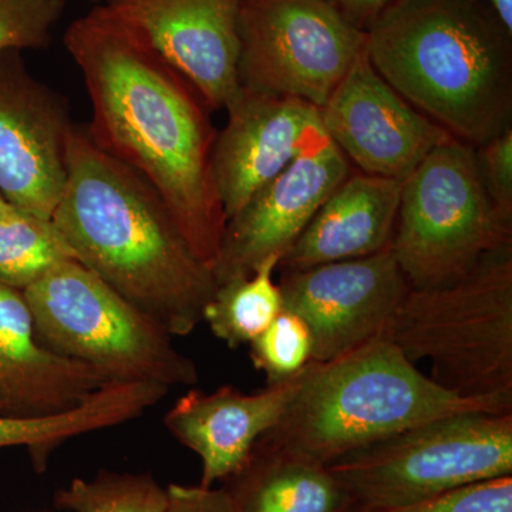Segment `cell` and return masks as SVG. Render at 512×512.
<instances>
[{
	"instance_id": "1",
	"label": "cell",
	"mask_w": 512,
	"mask_h": 512,
	"mask_svg": "<svg viewBox=\"0 0 512 512\" xmlns=\"http://www.w3.org/2000/svg\"><path fill=\"white\" fill-rule=\"evenodd\" d=\"M64 46L89 93L86 128L94 144L157 192L194 254L212 269L227 218L212 178L211 110L104 6L74 20Z\"/></svg>"
},
{
	"instance_id": "2",
	"label": "cell",
	"mask_w": 512,
	"mask_h": 512,
	"mask_svg": "<svg viewBox=\"0 0 512 512\" xmlns=\"http://www.w3.org/2000/svg\"><path fill=\"white\" fill-rule=\"evenodd\" d=\"M74 258L171 336L202 322L218 284L164 202L74 124L67 178L52 217Z\"/></svg>"
},
{
	"instance_id": "3",
	"label": "cell",
	"mask_w": 512,
	"mask_h": 512,
	"mask_svg": "<svg viewBox=\"0 0 512 512\" xmlns=\"http://www.w3.org/2000/svg\"><path fill=\"white\" fill-rule=\"evenodd\" d=\"M376 72L451 137L512 127V36L473 0H399L366 32Z\"/></svg>"
},
{
	"instance_id": "4",
	"label": "cell",
	"mask_w": 512,
	"mask_h": 512,
	"mask_svg": "<svg viewBox=\"0 0 512 512\" xmlns=\"http://www.w3.org/2000/svg\"><path fill=\"white\" fill-rule=\"evenodd\" d=\"M477 412L512 413V406L448 392L380 336L329 362L309 363L295 399L256 446L328 466L410 427Z\"/></svg>"
},
{
	"instance_id": "5",
	"label": "cell",
	"mask_w": 512,
	"mask_h": 512,
	"mask_svg": "<svg viewBox=\"0 0 512 512\" xmlns=\"http://www.w3.org/2000/svg\"><path fill=\"white\" fill-rule=\"evenodd\" d=\"M382 338L413 365L429 360L448 392L512 406V244L456 284L410 288Z\"/></svg>"
},
{
	"instance_id": "6",
	"label": "cell",
	"mask_w": 512,
	"mask_h": 512,
	"mask_svg": "<svg viewBox=\"0 0 512 512\" xmlns=\"http://www.w3.org/2000/svg\"><path fill=\"white\" fill-rule=\"evenodd\" d=\"M23 296L43 345L93 367L107 382L168 390L198 382L197 366L175 348L174 336L74 259Z\"/></svg>"
},
{
	"instance_id": "7",
	"label": "cell",
	"mask_w": 512,
	"mask_h": 512,
	"mask_svg": "<svg viewBox=\"0 0 512 512\" xmlns=\"http://www.w3.org/2000/svg\"><path fill=\"white\" fill-rule=\"evenodd\" d=\"M512 244V222L485 191L476 147L450 138L402 181L390 249L412 289L443 288Z\"/></svg>"
},
{
	"instance_id": "8",
	"label": "cell",
	"mask_w": 512,
	"mask_h": 512,
	"mask_svg": "<svg viewBox=\"0 0 512 512\" xmlns=\"http://www.w3.org/2000/svg\"><path fill=\"white\" fill-rule=\"evenodd\" d=\"M328 468L355 510L399 507L512 476V413L440 417L352 451Z\"/></svg>"
},
{
	"instance_id": "9",
	"label": "cell",
	"mask_w": 512,
	"mask_h": 512,
	"mask_svg": "<svg viewBox=\"0 0 512 512\" xmlns=\"http://www.w3.org/2000/svg\"><path fill=\"white\" fill-rule=\"evenodd\" d=\"M238 79L320 109L366 46L329 0H242Z\"/></svg>"
},
{
	"instance_id": "10",
	"label": "cell",
	"mask_w": 512,
	"mask_h": 512,
	"mask_svg": "<svg viewBox=\"0 0 512 512\" xmlns=\"http://www.w3.org/2000/svg\"><path fill=\"white\" fill-rule=\"evenodd\" d=\"M279 288L285 311L312 335V362H329L380 338L410 286L392 249L284 272Z\"/></svg>"
},
{
	"instance_id": "11",
	"label": "cell",
	"mask_w": 512,
	"mask_h": 512,
	"mask_svg": "<svg viewBox=\"0 0 512 512\" xmlns=\"http://www.w3.org/2000/svg\"><path fill=\"white\" fill-rule=\"evenodd\" d=\"M73 127L62 97L37 82L20 52L0 53V195L10 205L52 220Z\"/></svg>"
},
{
	"instance_id": "12",
	"label": "cell",
	"mask_w": 512,
	"mask_h": 512,
	"mask_svg": "<svg viewBox=\"0 0 512 512\" xmlns=\"http://www.w3.org/2000/svg\"><path fill=\"white\" fill-rule=\"evenodd\" d=\"M329 140L360 173L403 181L450 134L376 72L366 46L319 109Z\"/></svg>"
},
{
	"instance_id": "13",
	"label": "cell",
	"mask_w": 512,
	"mask_h": 512,
	"mask_svg": "<svg viewBox=\"0 0 512 512\" xmlns=\"http://www.w3.org/2000/svg\"><path fill=\"white\" fill-rule=\"evenodd\" d=\"M349 174L348 158L320 134L229 218L212 266L217 284L251 275L269 256L281 261Z\"/></svg>"
},
{
	"instance_id": "14",
	"label": "cell",
	"mask_w": 512,
	"mask_h": 512,
	"mask_svg": "<svg viewBox=\"0 0 512 512\" xmlns=\"http://www.w3.org/2000/svg\"><path fill=\"white\" fill-rule=\"evenodd\" d=\"M104 2V8L143 37L197 90L208 109H225L237 96L242 0Z\"/></svg>"
},
{
	"instance_id": "15",
	"label": "cell",
	"mask_w": 512,
	"mask_h": 512,
	"mask_svg": "<svg viewBox=\"0 0 512 512\" xmlns=\"http://www.w3.org/2000/svg\"><path fill=\"white\" fill-rule=\"evenodd\" d=\"M225 110L228 120L215 138L211 168L228 221L325 131L312 104L247 87Z\"/></svg>"
},
{
	"instance_id": "16",
	"label": "cell",
	"mask_w": 512,
	"mask_h": 512,
	"mask_svg": "<svg viewBox=\"0 0 512 512\" xmlns=\"http://www.w3.org/2000/svg\"><path fill=\"white\" fill-rule=\"evenodd\" d=\"M308 367L262 392L247 394L232 386L212 393L191 390L171 407L165 427L201 458V487L228 480L245 466L256 441L274 429L295 399Z\"/></svg>"
},
{
	"instance_id": "17",
	"label": "cell",
	"mask_w": 512,
	"mask_h": 512,
	"mask_svg": "<svg viewBox=\"0 0 512 512\" xmlns=\"http://www.w3.org/2000/svg\"><path fill=\"white\" fill-rule=\"evenodd\" d=\"M106 383L93 367L46 348L23 292L0 284V413L43 417L69 412Z\"/></svg>"
},
{
	"instance_id": "18",
	"label": "cell",
	"mask_w": 512,
	"mask_h": 512,
	"mask_svg": "<svg viewBox=\"0 0 512 512\" xmlns=\"http://www.w3.org/2000/svg\"><path fill=\"white\" fill-rule=\"evenodd\" d=\"M402 181L350 173L303 229L279 266L302 271L332 262L365 258L390 247Z\"/></svg>"
},
{
	"instance_id": "19",
	"label": "cell",
	"mask_w": 512,
	"mask_h": 512,
	"mask_svg": "<svg viewBox=\"0 0 512 512\" xmlns=\"http://www.w3.org/2000/svg\"><path fill=\"white\" fill-rule=\"evenodd\" d=\"M225 488L232 512H353L348 491L328 466L254 447Z\"/></svg>"
},
{
	"instance_id": "20",
	"label": "cell",
	"mask_w": 512,
	"mask_h": 512,
	"mask_svg": "<svg viewBox=\"0 0 512 512\" xmlns=\"http://www.w3.org/2000/svg\"><path fill=\"white\" fill-rule=\"evenodd\" d=\"M167 393L160 384L110 382L69 412L43 417L0 413V448L28 447L36 461L46 460L64 441L137 419Z\"/></svg>"
},
{
	"instance_id": "21",
	"label": "cell",
	"mask_w": 512,
	"mask_h": 512,
	"mask_svg": "<svg viewBox=\"0 0 512 512\" xmlns=\"http://www.w3.org/2000/svg\"><path fill=\"white\" fill-rule=\"evenodd\" d=\"M278 256H269L251 275L218 285L202 320L228 348L251 345L284 309L279 284L274 281Z\"/></svg>"
},
{
	"instance_id": "22",
	"label": "cell",
	"mask_w": 512,
	"mask_h": 512,
	"mask_svg": "<svg viewBox=\"0 0 512 512\" xmlns=\"http://www.w3.org/2000/svg\"><path fill=\"white\" fill-rule=\"evenodd\" d=\"M72 259L73 249L53 220L16 207L0 220V284L25 292Z\"/></svg>"
},
{
	"instance_id": "23",
	"label": "cell",
	"mask_w": 512,
	"mask_h": 512,
	"mask_svg": "<svg viewBox=\"0 0 512 512\" xmlns=\"http://www.w3.org/2000/svg\"><path fill=\"white\" fill-rule=\"evenodd\" d=\"M55 503L73 512H163L168 491L150 476L106 473L73 480L57 493Z\"/></svg>"
},
{
	"instance_id": "24",
	"label": "cell",
	"mask_w": 512,
	"mask_h": 512,
	"mask_svg": "<svg viewBox=\"0 0 512 512\" xmlns=\"http://www.w3.org/2000/svg\"><path fill=\"white\" fill-rule=\"evenodd\" d=\"M312 353L308 325L285 309L251 343L252 363L265 373L268 384L281 383L301 373L312 362Z\"/></svg>"
},
{
	"instance_id": "25",
	"label": "cell",
	"mask_w": 512,
	"mask_h": 512,
	"mask_svg": "<svg viewBox=\"0 0 512 512\" xmlns=\"http://www.w3.org/2000/svg\"><path fill=\"white\" fill-rule=\"evenodd\" d=\"M63 12L64 0H0V53L46 47Z\"/></svg>"
},
{
	"instance_id": "26",
	"label": "cell",
	"mask_w": 512,
	"mask_h": 512,
	"mask_svg": "<svg viewBox=\"0 0 512 512\" xmlns=\"http://www.w3.org/2000/svg\"><path fill=\"white\" fill-rule=\"evenodd\" d=\"M353 512H512V476L478 481L399 507Z\"/></svg>"
},
{
	"instance_id": "27",
	"label": "cell",
	"mask_w": 512,
	"mask_h": 512,
	"mask_svg": "<svg viewBox=\"0 0 512 512\" xmlns=\"http://www.w3.org/2000/svg\"><path fill=\"white\" fill-rule=\"evenodd\" d=\"M476 160L495 210L512 222V127L477 146Z\"/></svg>"
},
{
	"instance_id": "28",
	"label": "cell",
	"mask_w": 512,
	"mask_h": 512,
	"mask_svg": "<svg viewBox=\"0 0 512 512\" xmlns=\"http://www.w3.org/2000/svg\"><path fill=\"white\" fill-rule=\"evenodd\" d=\"M168 504L163 512H232L225 488L187 487L171 484L167 488Z\"/></svg>"
},
{
	"instance_id": "29",
	"label": "cell",
	"mask_w": 512,
	"mask_h": 512,
	"mask_svg": "<svg viewBox=\"0 0 512 512\" xmlns=\"http://www.w3.org/2000/svg\"><path fill=\"white\" fill-rule=\"evenodd\" d=\"M346 19L362 32H367L387 9L399 0H329Z\"/></svg>"
},
{
	"instance_id": "30",
	"label": "cell",
	"mask_w": 512,
	"mask_h": 512,
	"mask_svg": "<svg viewBox=\"0 0 512 512\" xmlns=\"http://www.w3.org/2000/svg\"><path fill=\"white\" fill-rule=\"evenodd\" d=\"M473 2L490 10L512 36V0H473Z\"/></svg>"
},
{
	"instance_id": "31",
	"label": "cell",
	"mask_w": 512,
	"mask_h": 512,
	"mask_svg": "<svg viewBox=\"0 0 512 512\" xmlns=\"http://www.w3.org/2000/svg\"><path fill=\"white\" fill-rule=\"evenodd\" d=\"M13 205H10L8 201L5 200V198L2 197V195H0V220H2V218H5L6 215L9 214L10 211L13 210Z\"/></svg>"
},
{
	"instance_id": "32",
	"label": "cell",
	"mask_w": 512,
	"mask_h": 512,
	"mask_svg": "<svg viewBox=\"0 0 512 512\" xmlns=\"http://www.w3.org/2000/svg\"><path fill=\"white\" fill-rule=\"evenodd\" d=\"M93 2H97V0H93Z\"/></svg>"
}]
</instances>
